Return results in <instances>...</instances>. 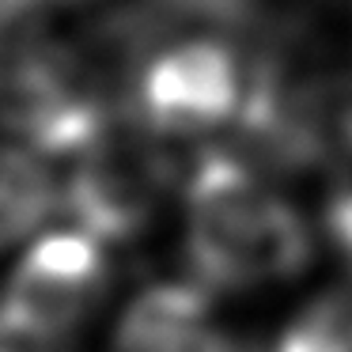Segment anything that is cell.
Wrapping results in <instances>:
<instances>
[{"mask_svg":"<svg viewBox=\"0 0 352 352\" xmlns=\"http://www.w3.org/2000/svg\"><path fill=\"white\" fill-rule=\"evenodd\" d=\"M314 231L269 175L228 144H208L186 178V265L212 292H254L307 273Z\"/></svg>","mask_w":352,"mask_h":352,"instance_id":"obj_1","label":"cell"},{"mask_svg":"<svg viewBox=\"0 0 352 352\" xmlns=\"http://www.w3.org/2000/svg\"><path fill=\"white\" fill-rule=\"evenodd\" d=\"M250 91V57L231 42H160L129 80V114L160 140H208L235 129Z\"/></svg>","mask_w":352,"mask_h":352,"instance_id":"obj_2","label":"cell"},{"mask_svg":"<svg viewBox=\"0 0 352 352\" xmlns=\"http://www.w3.org/2000/svg\"><path fill=\"white\" fill-rule=\"evenodd\" d=\"M175 163L133 114H114L76 155L61 182V208L99 243H133L152 228Z\"/></svg>","mask_w":352,"mask_h":352,"instance_id":"obj_3","label":"cell"},{"mask_svg":"<svg viewBox=\"0 0 352 352\" xmlns=\"http://www.w3.org/2000/svg\"><path fill=\"white\" fill-rule=\"evenodd\" d=\"M110 288V261L99 239L84 231H57L8 276L0 311L34 352L57 349L87 326Z\"/></svg>","mask_w":352,"mask_h":352,"instance_id":"obj_4","label":"cell"},{"mask_svg":"<svg viewBox=\"0 0 352 352\" xmlns=\"http://www.w3.org/2000/svg\"><path fill=\"white\" fill-rule=\"evenodd\" d=\"M114 352H246V344L212 314L201 284L163 280L125 307Z\"/></svg>","mask_w":352,"mask_h":352,"instance_id":"obj_5","label":"cell"},{"mask_svg":"<svg viewBox=\"0 0 352 352\" xmlns=\"http://www.w3.org/2000/svg\"><path fill=\"white\" fill-rule=\"evenodd\" d=\"M54 208H61V186L50 175L46 155L0 144V250L38 231Z\"/></svg>","mask_w":352,"mask_h":352,"instance_id":"obj_6","label":"cell"},{"mask_svg":"<svg viewBox=\"0 0 352 352\" xmlns=\"http://www.w3.org/2000/svg\"><path fill=\"white\" fill-rule=\"evenodd\" d=\"M265 352H352V284L307 299Z\"/></svg>","mask_w":352,"mask_h":352,"instance_id":"obj_7","label":"cell"},{"mask_svg":"<svg viewBox=\"0 0 352 352\" xmlns=\"http://www.w3.org/2000/svg\"><path fill=\"white\" fill-rule=\"evenodd\" d=\"M0 352H34L31 344L12 329V322L4 318V311H0Z\"/></svg>","mask_w":352,"mask_h":352,"instance_id":"obj_8","label":"cell"}]
</instances>
